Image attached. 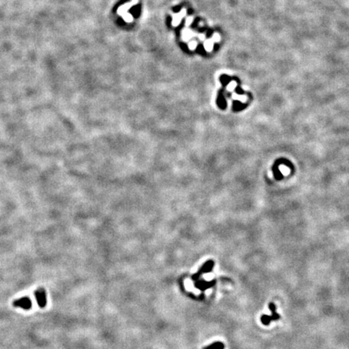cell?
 <instances>
[{
	"label": "cell",
	"instance_id": "5b68a950",
	"mask_svg": "<svg viewBox=\"0 0 349 349\" xmlns=\"http://www.w3.org/2000/svg\"><path fill=\"white\" fill-rule=\"evenodd\" d=\"M215 284V281H210V282H205L204 281H198L195 284V287L201 290H205L207 289H209L212 286H213Z\"/></svg>",
	"mask_w": 349,
	"mask_h": 349
},
{
	"label": "cell",
	"instance_id": "6da1fadb",
	"mask_svg": "<svg viewBox=\"0 0 349 349\" xmlns=\"http://www.w3.org/2000/svg\"><path fill=\"white\" fill-rule=\"evenodd\" d=\"M268 307H269L270 310H271V315H262L261 317V322L263 325H266V326L269 325L270 322H272V321L278 320L281 318L280 314L276 311V306L274 305V303L270 302L269 305H268Z\"/></svg>",
	"mask_w": 349,
	"mask_h": 349
},
{
	"label": "cell",
	"instance_id": "8992f818",
	"mask_svg": "<svg viewBox=\"0 0 349 349\" xmlns=\"http://www.w3.org/2000/svg\"><path fill=\"white\" fill-rule=\"evenodd\" d=\"M204 349H224V344L221 342H216L214 343H212L208 347H205Z\"/></svg>",
	"mask_w": 349,
	"mask_h": 349
},
{
	"label": "cell",
	"instance_id": "277c9868",
	"mask_svg": "<svg viewBox=\"0 0 349 349\" xmlns=\"http://www.w3.org/2000/svg\"><path fill=\"white\" fill-rule=\"evenodd\" d=\"M35 297L37 305L41 308H45L47 304L46 292L43 288H39L35 291Z\"/></svg>",
	"mask_w": 349,
	"mask_h": 349
},
{
	"label": "cell",
	"instance_id": "7a4b0ae2",
	"mask_svg": "<svg viewBox=\"0 0 349 349\" xmlns=\"http://www.w3.org/2000/svg\"><path fill=\"white\" fill-rule=\"evenodd\" d=\"M213 267H214V262H213V260H209V261L205 262V263H204V265L201 267V269L198 271V272L196 273V274H194V275L192 276V280L197 281V280L199 279L200 277H201V276H202L203 274L210 272L212 271V269L213 268Z\"/></svg>",
	"mask_w": 349,
	"mask_h": 349
},
{
	"label": "cell",
	"instance_id": "3957f363",
	"mask_svg": "<svg viewBox=\"0 0 349 349\" xmlns=\"http://www.w3.org/2000/svg\"><path fill=\"white\" fill-rule=\"evenodd\" d=\"M13 306L21 308L23 310H28L32 308V302L28 297H22L21 298L16 299L12 303Z\"/></svg>",
	"mask_w": 349,
	"mask_h": 349
}]
</instances>
